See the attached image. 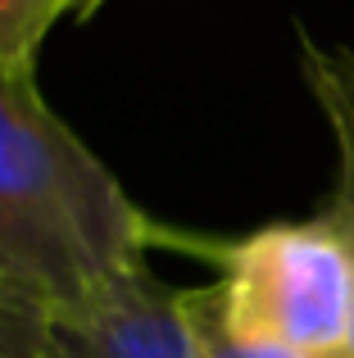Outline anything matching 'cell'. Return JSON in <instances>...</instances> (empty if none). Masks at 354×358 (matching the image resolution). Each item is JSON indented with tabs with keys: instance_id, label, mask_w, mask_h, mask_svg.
I'll list each match as a JSON object with an SVG mask.
<instances>
[{
	"instance_id": "obj_2",
	"label": "cell",
	"mask_w": 354,
	"mask_h": 358,
	"mask_svg": "<svg viewBox=\"0 0 354 358\" xmlns=\"http://www.w3.org/2000/svg\"><path fill=\"white\" fill-rule=\"evenodd\" d=\"M222 317L232 331L309 358H346L354 341V254L327 218L277 222L218 245Z\"/></svg>"
},
{
	"instance_id": "obj_3",
	"label": "cell",
	"mask_w": 354,
	"mask_h": 358,
	"mask_svg": "<svg viewBox=\"0 0 354 358\" xmlns=\"http://www.w3.org/2000/svg\"><path fill=\"white\" fill-rule=\"evenodd\" d=\"M59 358H204L182 290L150 263L127 268L69 308H50Z\"/></svg>"
},
{
	"instance_id": "obj_4",
	"label": "cell",
	"mask_w": 354,
	"mask_h": 358,
	"mask_svg": "<svg viewBox=\"0 0 354 358\" xmlns=\"http://www.w3.org/2000/svg\"><path fill=\"white\" fill-rule=\"evenodd\" d=\"M300 69L332 127V145H337V186H332L327 209L318 218H327L354 254V50L350 45H318L309 32H300ZM346 358H354V341Z\"/></svg>"
},
{
	"instance_id": "obj_6",
	"label": "cell",
	"mask_w": 354,
	"mask_h": 358,
	"mask_svg": "<svg viewBox=\"0 0 354 358\" xmlns=\"http://www.w3.org/2000/svg\"><path fill=\"white\" fill-rule=\"evenodd\" d=\"M64 14L69 0H0V69L36 73V55Z\"/></svg>"
},
{
	"instance_id": "obj_7",
	"label": "cell",
	"mask_w": 354,
	"mask_h": 358,
	"mask_svg": "<svg viewBox=\"0 0 354 358\" xmlns=\"http://www.w3.org/2000/svg\"><path fill=\"white\" fill-rule=\"evenodd\" d=\"M0 358H59L50 304L0 281Z\"/></svg>"
},
{
	"instance_id": "obj_8",
	"label": "cell",
	"mask_w": 354,
	"mask_h": 358,
	"mask_svg": "<svg viewBox=\"0 0 354 358\" xmlns=\"http://www.w3.org/2000/svg\"><path fill=\"white\" fill-rule=\"evenodd\" d=\"M100 5H105V0H69V14H73V18H91Z\"/></svg>"
},
{
	"instance_id": "obj_1",
	"label": "cell",
	"mask_w": 354,
	"mask_h": 358,
	"mask_svg": "<svg viewBox=\"0 0 354 358\" xmlns=\"http://www.w3.org/2000/svg\"><path fill=\"white\" fill-rule=\"evenodd\" d=\"M164 231L45 105L36 73L0 69V281L69 308Z\"/></svg>"
},
{
	"instance_id": "obj_5",
	"label": "cell",
	"mask_w": 354,
	"mask_h": 358,
	"mask_svg": "<svg viewBox=\"0 0 354 358\" xmlns=\"http://www.w3.org/2000/svg\"><path fill=\"white\" fill-rule=\"evenodd\" d=\"M186 299V317L195 327V341H200L204 358H309L300 350H286L277 341H255V336H241L227 327L222 317V299L218 286H200V290H182Z\"/></svg>"
}]
</instances>
